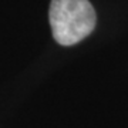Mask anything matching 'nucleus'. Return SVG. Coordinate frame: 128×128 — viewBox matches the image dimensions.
Instances as JSON below:
<instances>
[{
  "label": "nucleus",
  "mask_w": 128,
  "mask_h": 128,
  "mask_svg": "<svg viewBox=\"0 0 128 128\" xmlns=\"http://www.w3.org/2000/svg\"><path fill=\"white\" fill-rule=\"evenodd\" d=\"M50 26L54 40L61 46H74L91 34L97 14L88 0H51Z\"/></svg>",
  "instance_id": "obj_1"
}]
</instances>
